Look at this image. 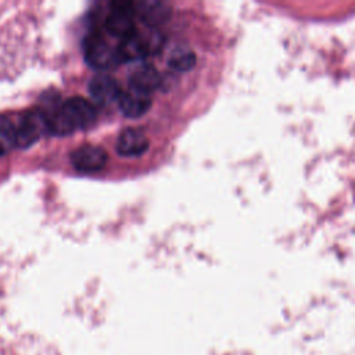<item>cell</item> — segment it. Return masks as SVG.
<instances>
[{
  "instance_id": "cell-1",
  "label": "cell",
  "mask_w": 355,
  "mask_h": 355,
  "mask_svg": "<svg viewBox=\"0 0 355 355\" xmlns=\"http://www.w3.org/2000/svg\"><path fill=\"white\" fill-rule=\"evenodd\" d=\"M85 57L87 64L97 69H108L122 61L118 44L110 42L103 33L87 36L85 40Z\"/></svg>"
},
{
  "instance_id": "cell-2",
  "label": "cell",
  "mask_w": 355,
  "mask_h": 355,
  "mask_svg": "<svg viewBox=\"0 0 355 355\" xmlns=\"http://www.w3.org/2000/svg\"><path fill=\"white\" fill-rule=\"evenodd\" d=\"M135 3L115 1L105 18L104 28L107 35L118 39H125L136 32L135 26Z\"/></svg>"
},
{
  "instance_id": "cell-3",
  "label": "cell",
  "mask_w": 355,
  "mask_h": 355,
  "mask_svg": "<svg viewBox=\"0 0 355 355\" xmlns=\"http://www.w3.org/2000/svg\"><path fill=\"white\" fill-rule=\"evenodd\" d=\"M46 132H47V122H46L44 114L40 110L26 111L21 115L18 123L15 125L17 146L21 148L31 147Z\"/></svg>"
},
{
  "instance_id": "cell-4",
  "label": "cell",
  "mask_w": 355,
  "mask_h": 355,
  "mask_svg": "<svg viewBox=\"0 0 355 355\" xmlns=\"http://www.w3.org/2000/svg\"><path fill=\"white\" fill-rule=\"evenodd\" d=\"M61 107L64 116L72 132H75L76 129H86L96 121L97 114L94 105L92 104V101L83 97H69L65 101H62Z\"/></svg>"
},
{
  "instance_id": "cell-5",
  "label": "cell",
  "mask_w": 355,
  "mask_h": 355,
  "mask_svg": "<svg viewBox=\"0 0 355 355\" xmlns=\"http://www.w3.org/2000/svg\"><path fill=\"white\" fill-rule=\"evenodd\" d=\"M107 153L101 147L93 144L80 146L71 154L72 166L82 173H94L101 171L107 164Z\"/></svg>"
},
{
  "instance_id": "cell-6",
  "label": "cell",
  "mask_w": 355,
  "mask_h": 355,
  "mask_svg": "<svg viewBox=\"0 0 355 355\" xmlns=\"http://www.w3.org/2000/svg\"><path fill=\"white\" fill-rule=\"evenodd\" d=\"M118 105L121 112L128 118H139L144 115L151 107L150 93L129 86L126 90H122Z\"/></svg>"
},
{
  "instance_id": "cell-7",
  "label": "cell",
  "mask_w": 355,
  "mask_h": 355,
  "mask_svg": "<svg viewBox=\"0 0 355 355\" xmlns=\"http://www.w3.org/2000/svg\"><path fill=\"white\" fill-rule=\"evenodd\" d=\"M89 93L96 103L110 105L112 103H118L122 89L112 76L96 75L89 82Z\"/></svg>"
},
{
  "instance_id": "cell-8",
  "label": "cell",
  "mask_w": 355,
  "mask_h": 355,
  "mask_svg": "<svg viewBox=\"0 0 355 355\" xmlns=\"http://www.w3.org/2000/svg\"><path fill=\"white\" fill-rule=\"evenodd\" d=\"M147 148H148L147 136L141 130L133 129V128L123 129L119 133L115 144V150L122 157H137L146 153Z\"/></svg>"
},
{
  "instance_id": "cell-9",
  "label": "cell",
  "mask_w": 355,
  "mask_h": 355,
  "mask_svg": "<svg viewBox=\"0 0 355 355\" xmlns=\"http://www.w3.org/2000/svg\"><path fill=\"white\" fill-rule=\"evenodd\" d=\"M135 11L147 25L155 28V25L162 24L171 15V10L159 1H140L135 3Z\"/></svg>"
},
{
  "instance_id": "cell-10",
  "label": "cell",
  "mask_w": 355,
  "mask_h": 355,
  "mask_svg": "<svg viewBox=\"0 0 355 355\" xmlns=\"http://www.w3.org/2000/svg\"><path fill=\"white\" fill-rule=\"evenodd\" d=\"M159 72L151 65H140L130 73V86L151 93L161 85Z\"/></svg>"
},
{
  "instance_id": "cell-11",
  "label": "cell",
  "mask_w": 355,
  "mask_h": 355,
  "mask_svg": "<svg viewBox=\"0 0 355 355\" xmlns=\"http://www.w3.org/2000/svg\"><path fill=\"white\" fill-rule=\"evenodd\" d=\"M122 61H136L148 55L140 33L136 31L133 35L122 39L118 44Z\"/></svg>"
},
{
  "instance_id": "cell-12",
  "label": "cell",
  "mask_w": 355,
  "mask_h": 355,
  "mask_svg": "<svg viewBox=\"0 0 355 355\" xmlns=\"http://www.w3.org/2000/svg\"><path fill=\"white\" fill-rule=\"evenodd\" d=\"M194 64H196V54L190 47L184 44H179L169 51L168 65L173 71L186 72V71H190L194 67Z\"/></svg>"
},
{
  "instance_id": "cell-13",
  "label": "cell",
  "mask_w": 355,
  "mask_h": 355,
  "mask_svg": "<svg viewBox=\"0 0 355 355\" xmlns=\"http://www.w3.org/2000/svg\"><path fill=\"white\" fill-rule=\"evenodd\" d=\"M17 146L15 126L7 119L0 116V157L10 153Z\"/></svg>"
},
{
  "instance_id": "cell-14",
  "label": "cell",
  "mask_w": 355,
  "mask_h": 355,
  "mask_svg": "<svg viewBox=\"0 0 355 355\" xmlns=\"http://www.w3.org/2000/svg\"><path fill=\"white\" fill-rule=\"evenodd\" d=\"M139 33L141 36V40H143V43L146 46V50H147L148 55L154 54V53H158L162 49L165 39H164L162 33L157 28L150 26L148 29H146L143 32H139Z\"/></svg>"
}]
</instances>
